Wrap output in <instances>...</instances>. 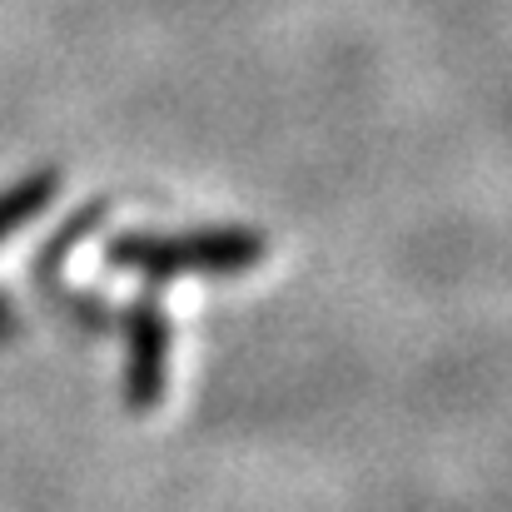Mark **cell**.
I'll list each match as a JSON object with an SVG mask.
<instances>
[{
	"label": "cell",
	"mask_w": 512,
	"mask_h": 512,
	"mask_svg": "<svg viewBox=\"0 0 512 512\" xmlns=\"http://www.w3.org/2000/svg\"><path fill=\"white\" fill-rule=\"evenodd\" d=\"M120 314L125 329V408L130 413H155L165 403V383H170V314L160 294H140L130 299Z\"/></svg>",
	"instance_id": "7a4b0ae2"
},
{
	"label": "cell",
	"mask_w": 512,
	"mask_h": 512,
	"mask_svg": "<svg viewBox=\"0 0 512 512\" xmlns=\"http://www.w3.org/2000/svg\"><path fill=\"white\" fill-rule=\"evenodd\" d=\"M15 334V304H10V294L0 289V343Z\"/></svg>",
	"instance_id": "5b68a950"
},
{
	"label": "cell",
	"mask_w": 512,
	"mask_h": 512,
	"mask_svg": "<svg viewBox=\"0 0 512 512\" xmlns=\"http://www.w3.org/2000/svg\"><path fill=\"white\" fill-rule=\"evenodd\" d=\"M105 219H110V199H90V204H80V209H75V214H70V219H65V224H60L35 254H30V279H35L50 299L65 289V259H70L90 234H100Z\"/></svg>",
	"instance_id": "3957f363"
},
{
	"label": "cell",
	"mask_w": 512,
	"mask_h": 512,
	"mask_svg": "<svg viewBox=\"0 0 512 512\" xmlns=\"http://www.w3.org/2000/svg\"><path fill=\"white\" fill-rule=\"evenodd\" d=\"M100 259H105V269L135 274V279H150V284H174V279H189V274L229 279V274L264 264L269 239L249 224H209V229H174V234L125 229V234L105 239Z\"/></svg>",
	"instance_id": "6da1fadb"
},
{
	"label": "cell",
	"mask_w": 512,
	"mask_h": 512,
	"mask_svg": "<svg viewBox=\"0 0 512 512\" xmlns=\"http://www.w3.org/2000/svg\"><path fill=\"white\" fill-rule=\"evenodd\" d=\"M55 194H60V170H30L25 179L5 184L0 189V244L20 234L30 219H40L55 204Z\"/></svg>",
	"instance_id": "277c9868"
}]
</instances>
